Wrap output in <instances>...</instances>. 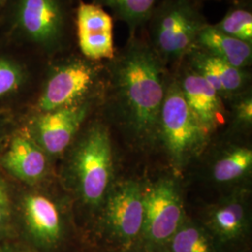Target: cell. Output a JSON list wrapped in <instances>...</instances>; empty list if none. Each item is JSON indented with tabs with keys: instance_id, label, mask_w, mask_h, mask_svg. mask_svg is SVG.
<instances>
[{
	"instance_id": "cell-1",
	"label": "cell",
	"mask_w": 252,
	"mask_h": 252,
	"mask_svg": "<svg viewBox=\"0 0 252 252\" xmlns=\"http://www.w3.org/2000/svg\"><path fill=\"white\" fill-rule=\"evenodd\" d=\"M108 66L118 111L136 133L153 134L167 88L162 59L147 41L131 36Z\"/></svg>"
},
{
	"instance_id": "cell-2",
	"label": "cell",
	"mask_w": 252,
	"mask_h": 252,
	"mask_svg": "<svg viewBox=\"0 0 252 252\" xmlns=\"http://www.w3.org/2000/svg\"><path fill=\"white\" fill-rule=\"evenodd\" d=\"M76 0H9L0 14V31L46 59L77 49Z\"/></svg>"
},
{
	"instance_id": "cell-3",
	"label": "cell",
	"mask_w": 252,
	"mask_h": 252,
	"mask_svg": "<svg viewBox=\"0 0 252 252\" xmlns=\"http://www.w3.org/2000/svg\"><path fill=\"white\" fill-rule=\"evenodd\" d=\"M99 75L98 62L85 58L77 49L49 60L30 111L45 112L92 101Z\"/></svg>"
},
{
	"instance_id": "cell-4",
	"label": "cell",
	"mask_w": 252,
	"mask_h": 252,
	"mask_svg": "<svg viewBox=\"0 0 252 252\" xmlns=\"http://www.w3.org/2000/svg\"><path fill=\"white\" fill-rule=\"evenodd\" d=\"M149 21L148 43L163 63L186 57L196 47L199 32L207 25L189 0H162Z\"/></svg>"
},
{
	"instance_id": "cell-5",
	"label": "cell",
	"mask_w": 252,
	"mask_h": 252,
	"mask_svg": "<svg viewBox=\"0 0 252 252\" xmlns=\"http://www.w3.org/2000/svg\"><path fill=\"white\" fill-rule=\"evenodd\" d=\"M47 63L41 54L0 31V111L11 114L29 95L36 96Z\"/></svg>"
},
{
	"instance_id": "cell-6",
	"label": "cell",
	"mask_w": 252,
	"mask_h": 252,
	"mask_svg": "<svg viewBox=\"0 0 252 252\" xmlns=\"http://www.w3.org/2000/svg\"><path fill=\"white\" fill-rule=\"evenodd\" d=\"M73 171L82 199L91 206L99 205L112 175L111 142L105 126L96 124L86 132L74 154Z\"/></svg>"
},
{
	"instance_id": "cell-7",
	"label": "cell",
	"mask_w": 252,
	"mask_h": 252,
	"mask_svg": "<svg viewBox=\"0 0 252 252\" xmlns=\"http://www.w3.org/2000/svg\"><path fill=\"white\" fill-rule=\"evenodd\" d=\"M158 127L172 159L179 164L201 152L208 134L189 109L178 81L166 88Z\"/></svg>"
},
{
	"instance_id": "cell-8",
	"label": "cell",
	"mask_w": 252,
	"mask_h": 252,
	"mask_svg": "<svg viewBox=\"0 0 252 252\" xmlns=\"http://www.w3.org/2000/svg\"><path fill=\"white\" fill-rule=\"evenodd\" d=\"M103 227L109 241L130 250L140 240L144 222L143 189L132 180L118 184L106 199Z\"/></svg>"
},
{
	"instance_id": "cell-9",
	"label": "cell",
	"mask_w": 252,
	"mask_h": 252,
	"mask_svg": "<svg viewBox=\"0 0 252 252\" xmlns=\"http://www.w3.org/2000/svg\"><path fill=\"white\" fill-rule=\"evenodd\" d=\"M143 205L144 222L140 240L152 249L165 246L185 220L176 183L162 179L143 189Z\"/></svg>"
},
{
	"instance_id": "cell-10",
	"label": "cell",
	"mask_w": 252,
	"mask_h": 252,
	"mask_svg": "<svg viewBox=\"0 0 252 252\" xmlns=\"http://www.w3.org/2000/svg\"><path fill=\"white\" fill-rule=\"evenodd\" d=\"M76 46L85 58L99 62L115 56L113 19L94 3L78 0L75 9Z\"/></svg>"
},
{
	"instance_id": "cell-11",
	"label": "cell",
	"mask_w": 252,
	"mask_h": 252,
	"mask_svg": "<svg viewBox=\"0 0 252 252\" xmlns=\"http://www.w3.org/2000/svg\"><path fill=\"white\" fill-rule=\"evenodd\" d=\"M92 101L45 112L31 111L29 121L35 141L52 155L63 153L88 116Z\"/></svg>"
},
{
	"instance_id": "cell-12",
	"label": "cell",
	"mask_w": 252,
	"mask_h": 252,
	"mask_svg": "<svg viewBox=\"0 0 252 252\" xmlns=\"http://www.w3.org/2000/svg\"><path fill=\"white\" fill-rule=\"evenodd\" d=\"M23 213L32 239L43 248H54L62 239L63 219L52 199L40 193H29L23 201Z\"/></svg>"
},
{
	"instance_id": "cell-13",
	"label": "cell",
	"mask_w": 252,
	"mask_h": 252,
	"mask_svg": "<svg viewBox=\"0 0 252 252\" xmlns=\"http://www.w3.org/2000/svg\"><path fill=\"white\" fill-rule=\"evenodd\" d=\"M15 135L1 157V165L16 179L28 184L42 180L48 168L46 153L34 138Z\"/></svg>"
},
{
	"instance_id": "cell-14",
	"label": "cell",
	"mask_w": 252,
	"mask_h": 252,
	"mask_svg": "<svg viewBox=\"0 0 252 252\" xmlns=\"http://www.w3.org/2000/svg\"><path fill=\"white\" fill-rule=\"evenodd\" d=\"M178 82L189 109L209 133L223 119L220 95L190 67L185 71L182 80Z\"/></svg>"
},
{
	"instance_id": "cell-15",
	"label": "cell",
	"mask_w": 252,
	"mask_h": 252,
	"mask_svg": "<svg viewBox=\"0 0 252 252\" xmlns=\"http://www.w3.org/2000/svg\"><path fill=\"white\" fill-rule=\"evenodd\" d=\"M186 57L189 67L216 90L220 95H230L242 90L248 81L244 69L234 67L223 60L195 47Z\"/></svg>"
},
{
	"instance_id": "cell-16",
	"label": "cell",
	"mask_w": 252,
	"mask_h": 252,
	"mask_svg": "<svg viewBox=\"0 0 252 252\" xmlns=\"http://www.w3.org/2000/svg\"><path fill=\"white\" fill-rule=\"evenodd\" d=\"M248 214L241 196H232L212 207L207 216L209 233L223 243L243 237L248 229Z\"/></svg>"
},
{
	"instance_id": "cell-17",
	"label": "cell",
	"mask_w": 252,
	"mask_h": 252,
	"mask_svg": "<svg viewBox=\"0 0 252 252\" xmlns=\"http://www.w3.org/2000/svg\"><path fill=\"white\" fill-rule=\"evenodd\" d=\"M196 47L234 67L244 69L252 61V45L228 36L213 25H206L199 32Z\"/></svg>"
},
{
	"instance_id": "cell-18",
	"label": "cell",
	"mask_w": 252,
	"mask_h": 252,
	"mask_svg": "<svg viewBox=\"0 0 252 252\" xmlns=\"http://www.w3.org/2000/svg\"><path fill=\"white\" fill-rule=\"evenodd\" d=\"M92 3L110 9L119 20L126 23L133 36L136 29L149 21L159 0H92Z\"/></svg>"
},
{
	"instance_id": "cell-19",
	"label": "cell",
	"mask_w": 252,
	"mask_h": 252,
	"mask_svg": "<svg viewBox=\"0 0 252 252\" xmlns=\"http://www.w3.org/2000/svg\"><path fill=\"white\" fill-rule=\"evenodd\" d=\"M166 245L169 252H217L209 231L186 220Z\"/></svg>"
},
{
	"instance_id": "cell-20",
	"label": "cell",
	"mask_w": 252,
	"mask_h": 252,
	"mask_svg": "<svg viewBox=\"0 0 252 252\" xmlns=\"http://www.w3.org/2000/svg\"><path fill=\"white\" fill-rule=\"evenodd\" d=\"M252 152L249 148H234L219 159L213 167V178L218 182H231L251 171Z\"/></svg>"
},
{
	"instance_id": "cell-21",
	"label": "cell",
	"mask_w": 252,
	"mask_h": 252,
	"mask_svg": "<svg viewBox=\"0 0 252 252\" xmlns=\"http://www.w3.org/2000/svg\"><path fill=\"white\" fill-rule=\"evenodd\" d=\"M218 30L252 45V14L248 9H231L218 24Z\"/></svg>"
},
{
	"instance_id": "cell-22",
	"label": "cell",
	"mask_w": 252,
	"mask_h": 252,
	"mask_svg": "<svg viewBox=\"0 0 252 252\" xmlns=\"http://www.w3.org/2000/svg\"><path fill=\"white\" fill-rule=\"evenodd\" d=\"M234 114L236 120L242 125H252V98L251 94L242 96L236 102L234 106Z\"/></svg>"
},
{
	"instance_id": "cell-23",
	"label": "cell",
	"mask_w": 252,
	"mask_h": 252,
	"mask_svg": "<svg viewBox=\"0 0 252 252\" xmlns=\"http://www.w3.org/2000/svg\"><path fill=\"white\" fill-rule=\"evenodd\" d=\"M10 201L7 186L0 179V233L4 230L9 220Z\"/></svg>"
},
{
	"instance_id": "cell-24",
	"label": "cell",
	"mask_w": 252,
	"mask_h": 252,
	"mask_svg": "<svg viewBox=\"0 0 252 252\" xmlns=\"http://www.w3.org/2000/svg\"><path fill=\"white\" fill-rule=\"evenodd\" d=\"M11 115L12 114L10 113L0 111V147L4 140V135L9 129V124L11 121Z\"/></svg>"
},
{
	"instance_id": "cell-25",
	"label": "cell",
	"mask_w": 252,
	"mask_h": 252,
	"mask_svg": "<svg viewBox=\"0 0 252 252\" xmlns=\"http://www.w3.org/2000/svg\"><path fill=\"white\" fill-rule=\"evenodd\" d=\"M9 0H0V14L2 13V11L6 8V6L8 5Z\"/></svg>"
},
{
	"instance_id": "cell-26",
	"label": "cell",
	"mask_w": 252,
	"mask_h": 252,
	"mask_svg": "<svg viewBox=\"0 0 252 252\" xmlns=\"http://www.w3.org/2000/svg\"><path fill=\"white\" fill-rule=\"evenodd\" d=\"M0 252H13V251H9V250H8V251H0Z\"/></svg>"
},
{
	"instance_id": "cell-27",
	"label": "cell",
	"mask_w": 252,
	"mask_h": 252,
	"mask_svg": "<svg viewBox=\"0 0 252 252\" xmlns=\"http://www.w3.org/2000/svg\"><path fill=\"white\" fill-rule=\"evenodd\" d=\"M76 1H78V0H76Z\"/></svg>"
}]
</instances>
